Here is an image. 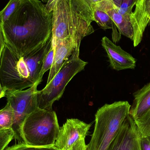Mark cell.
<instances>
[{"mask_svg": "<svg viewBox=\"0 0 150 150\" xmlns=\"http://www.w3.org/2000/svg\"><path fill=\"white\" fill-rule=\"evenodd\" d=\"M15 133L12 129L0 130V150H4L14 138Z\"/></svg>", "mask_w": 150, "mask_h": 150, "instance_id": "d6986e66", "label": "cell"}, {"mask_svg": "<svg viewBox=\"0 0 150 150\" xmlns=\"http://www.w3.org/2000/svg\"><path fill=\"white\" fill-rule=\"evenodd\" d=\"M55 111L38 108L24 121L20 130L22 142L31 146H53L60 130Z\"/></svg>", "mask_w": 150, "mask_h": 150, "instance_id": "277c9868", "label": "cell"}, {"mask_svg": "<svg viewBox=\"0 0 150 150\" xmlns=\"http://www.w3.org/2000/svg\"><path fill=\"white\" fill-rule=\"evenodd\" d=\"M5 44L6 43H5L2 30L1 25V24L0 23V60H1L3 50L4 48Z\"/></svg>", "mask_w": 150, "mask_h": 150, "instance_id": "603a6c76", "label": "cell"}, {"mask_svg": "<svg viewBox=\"0 0 150 150\" xmlns=\"http://www.w3.org/2000/svg\"><path fill=\"white\" fill-rule=\"evenodd\" d=\"M79 54V50L75 51L45 87L38 91V108L53 110V105L62 98L67 85L78 73L83 70L87 62L81 60Z\"/></svg>", "mask_w": 150, "mask_h": 150, "instance_id": "5b68a950", "label": "cell"}, {"mask_svg": "<svg viewBox=\"0 0 150 150\" xmlns=\"http://www.w3.org/2000/svg\"><path fill=\"white\" fill-rule=\"evenodd\" d=\"M131 105L127 101L105 104L95 115L94 130L86 150H107L129 115Z\"/></svg>", "mask_w": 150, "mask_h": 150, "instance_id": "3957f363", "label": "cell"}, {"mask_svg": "<svg viewBox=\"0 0 150 150\" xmlns=\"http://www.w3.org/2000/svg\"><path fill=\"white\" fill-rule=\"evenodd\" d=\"M142 150H150V139L149 138L142 137Z\"/></svg>", "mask_w": 150, "mask_h": 150, "instance_id": "cb8c5ba5", "label": "cell"}, {"mask_svg": "<svg viewBox=\"0 0 150 150\" xmlns=\"http://www.w3.org/2000/svg\"><path fill=\"white\" fill-rule=\"evenodd\" d=\"M101 45L107 54L110 66L113 69L116 71L134 69L136 60L120 47L116 45L106 37L102 38Z\"/></svg>", "mask_w": 150, "mask_h": 150, "instance_id": "9c48e42d", "label": "cell"}, {"mask_svg": "<svg viewBox=\"0 0 150 150\" xmlns=\"http://www.w3.org/2000/svg\"><path fill=\"white\" fill-rule=\"evenodd\" d=\"M15 121L14 110L7 102L4 107L0 109V130L12 128Z\"/></svg>", "mask_w": 150, "mask_h": 150, "instance_id": "9a60e30c", "label": "cell"}, {"mask_svg": "<svg viewBox=\"0 0 150 150\" xmlns=\"http://www.w3.org/2000/svg\"><path fill=\"white\" fill-rule=\"evenodd\" d=\"M91 124L77 119H67L60 128L53 147L59 150H69L78 141L85 139Z\"/></svg>", "mask_w": 150, "mask_h": 150, "instance_id": "ba28073f", "label": "cell"}, {"mask_svg": "<svg viewBox=\"0 0 150 150\" xmlns=\"http://www.w3.org/2000/svg\"><path fill=\"white\" fill-rule=\"evenodd\" d=\"M142 137L134 120L129 115L107 150H142Z\"/></svg>", "mask_w": 150, "mask_h": 150, "instance_id": "52a82bcc", "label": "cell"}, {"mask_svg": "<svg viewBox=\"0 0 150 150\" xmlns=\"http://www.w3.org/2000/svg\"><path fill=\"white\" fill-rule=\"evenodd\" d=\"M59 0H49L47 3L46 5V8L49 12H52L53 10L54 7Z\"/></svg>", "mask_w": 150, "mask_h": 150, "instance_id": "d4e9b609", "label": "cell"}, {"mask_svg": "<svg viewBox=\"0 0 150 150\" xmlns=\"http://www.w3.org/2000/svg\"><path fill=\"white\" fill-rule=\"evenodd\" d=\"M40 0H22L8 19L1 24L5 43L23 55L44 46L52 38V11Z\"/></svg>", "mask_w": 150, "mask_h": 150, "instance_id": "6da1fadb", "label": "cell"}, {"mask_svg": "<svg viewBox=\"0 0 150 150\" xmlns=\"http://www.w3.org/2000/svg\"><path fill=\"white\" fill-rule=\"evenodd\" d=\"M40 83L37 81L31 87L25 90L6 91L5 97L15 113V121L12 129L15 133L14 138L18 143H22L20 130L24 121L38 108L37 88Z\"/></svg>", "mask_w": 150, "mask_h": 150, "instance_id": "8992f818", "label": "cell"}, {"mask_svg": "<svg viewBox=\"0 0 150 150\" xmlns=\"http://www.w3.org/2000/svg\"><path fill=\"white\" fill-rule=\"evenodd\" d=\"M44 3H47L49 0H40Z\"/></svg>", "mask_w": 150, "mask_h": 150, "instance_id": "4316f807", "label": "cell"}, {"mask_svg": "<svg viewBox=\"0 0 150 150\" xmlns=\"http://www.w3.org/2000/svg\"><path fill=\"white\" fill-rule=\"evenodd\" d=\"M4 150H59L53 146L40 147L31 146L23 143H18L11 147L6 148Z\"/></svg>", "mask_w": 150, "mask_h": 150, "instance_id": "ffe728a7", "label": "cell"}, {"mask_svg": "<svg viewBox=\"0 0 150 150\" xmlns=\"http://www.w3.org/2000/svg\"><path fill=\"white\" fill-rule=\"evenodd\" d=\"M6 91H7L5 89L2 87L1 83H0V99L5 97Z\"/></svg>", "mask_w": 150, "mask_h": 150, "instance_id": "484cf974", "label": "cell"}, {"mask_svg": "<svg viewBox=\"0 0 150 150\" xmlns=\"http://www.w3.org/2000/svg\"><path fill=\"white\" fill-rule=\"evenodd\" d=\"M137 1L138 0H122L120 6L118 8L119 13L130 18L133 13L132 9Z\"/></svg>", "mask_w": 150, "mask_h": 150, "instance_id": "44dd1931", "label": "cell"}, {"mask_svg": "<svg viewBox=\"0 0 150 150\" xmlns=\"http://www.w3.org/2000/svg\"><path fill=\"white\" fill-rule=\"evenodd\" d=\"M86 145L85 139L78 141L69 150H86Z\"/></svg>", "mask_w": 150, "mask_h": 150, "instance_id": "7402d4cb", "label": "cell"}, {"mask_svg": "<svg viewBox=\"0 0 150 150\" xmlns=\"http://www.w3.org/2000/svg\"><path fill=\"white\" fill-rule=\"evenodd\" d=\"M81 40L74 38H68L52 44L55 47L53 63L51 67L47 84L52 80L67 60L77 50H79Z\"/></svg>", "mask_w": 150, "mask_h": 150, "instance_id": "30bf717a", "label": "cell"}, {"mask_svg": "<svg viewBox=\"0 0 150 150\" xmlns=\"http://www.w3.org/2000/svg\"><path fill=\"white\" fill-rule=\"evenodd\" d=\"M134 100L129 110V115L137 119L150 109V82L133 94Z\"/></svg>", "mask_w": 150, "mask_h": 150, "instance_id": "4fadbf2b", "label": "cell"}, {"mask_svg": "<svg viewBox=\"0 0 150 150\" xmlns=\"http://www.w3.org/2000/svg\"><path fill=\"white\" fill-rule=\"evenodd\" d=\"M134 11L130 17L134 30L133 44L137 47L141 43L144 33L150 22V0H138Z\"/></svg>", "mask_w": 150, "mask_h": 150, "instance_id": "8fae6325", "label": "cell"}, {"mask_svg": "<svg viewBox=\"0 0 150 150\" xmlns=\"http://www.w3.org/2000/svg\"><path fill=\"white\" fill-rule=\"evenodd\" d=\"M93 11V18L98 25L103 30L112 29V38L113 43H116L120 40L121 35L112 18L107 13L99 9L94 5H91Z\"/></svg>", "mask_w": 150, "mask_h": 150, "instance_id": "5bb4252c", "label": "cell"}, {"mask_svg": "<svg viewBox=\"0 0 150 150\" xmlns=\"http://www.w3.org/2000/svg\"><path fill=\"white\" fill-rule=\"evenodd\" d=\"M22 0H9L7 5L0 11L1 24L7 21L20 4Z\"/></svg>", "mask_w": 150, "mask_h": 150, "instance_id": "e0dca14e", "label": "cell"}, {"mask_svg": "<svg viewBox=\"0 0 150 150\" xmlns=\"http://www.w3.org/2000/svg\"><path fill=\"white\" fill-rule=\"evenodd\" d=\"M54 53H55V47L54 45L52 42V46L51 49L49 50V52L47 53L43 61V64H42V68L40 74L38 81L40 83H41L42 81V78L43 75L48 71L49 69H51L53 63L54 59Z\"/></svg>", "mask_w": 150, "mask_h": 150, "instance_id": "ac0fdd59", "label": "cell"}, {"mask_svg": "<svg viewBox=\"0 0 150 150\" xmlns=\"http://www.w3.org/2000/svg\"><path fill=\"white\" fill-rule=\"evenodd\" d=\"M134 120L142 137L150 139V109Z\"/></svg>", "mask_w": 150, "mask_h": 150, "instance_id": "2e32d148", "label": "cell"}, {"mask_svg": "<svg viewBox=\"0 0 150 150\" xmlns=\"http://www.w3.org/2000/svg\"><path fill=\"white\" fill-rule=\"evenodd\" d=\"M92 5H94L98 8L107 13L115 24L120 33L133 41L134 30L130 18L119 13L118 8L114 4L112 0H102L96 4Z\"/></svg>", "mask_w": 150, "mask_h": 150, "instance_id": "7c38bea8", "label": "cell"}, {"mask_svg": "<svg viewBox=\"0 0 150 150\" xmlns=\"http://www.w3.org/2000/svg\"><path fill=\"white\" fill-rule=\"evenodd\" d=\"M52 45L51 38L40 49L20 55L5 44L0 60L2 87L6 91H16L33 86L38 80L43 61Z\"/></svg>", "mask_w": 150, "mask_h": 150, "instance_id": "7a4b0ae2", "label": "cell"}]
</instances>
